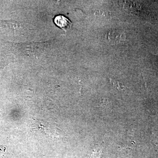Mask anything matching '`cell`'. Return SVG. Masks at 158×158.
Segmentation results:
<instances>
[{"label":"cell","mask_w":158,"mask_h":158,"mask_svg":"<svg viewBox=\"0 0 158 158\" xmlns=\"http://www.w3.org/2000/svg\"><path fill=\"white\" fill-rule=\"evenodd\" d=\"M54 22L57 27L65 31L70 29L72 25V23L70 20L62 15H59L55 16Z\"/></svg>","instance_id":"cell-1"}]
</instances>
